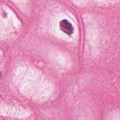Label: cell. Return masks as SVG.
Returning <instances> with one entry per match:
<instances>
[{
    "mask_svg": "<svg viewBox=\"0 0 120 120\" xmlns=\"http://www.w3.org/2000/svg\"><path fill=\"white\" fill-rule=\"evenodd\" d=\"M61 30L68 35H71L73 33L74 29L72 25L68 20L63 19L59 23Z\"/></svg>",
    "mask_w": 120,
    "mask_h": 120,
    "instance_id": "cell-1",
    "label": "cell"
}]
</instances>
